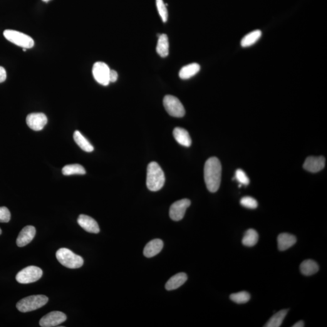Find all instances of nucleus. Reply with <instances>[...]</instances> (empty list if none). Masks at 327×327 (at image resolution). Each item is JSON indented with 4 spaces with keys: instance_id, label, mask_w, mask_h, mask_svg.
<instances>
[{
    "instance_id": "nucleus-25",
    "label": "nucleus",
    "mask_w": 327,
    "mask_h": 327,
    "mask_svg": "<svg viewBox=\"0 0 327 327\" xmlns=\"http://www.w3.org/2000/svg\"><path fill=\"white\" fill-rule=\"evenodd\" d=\"M259 235L256 230H248L242 239V244L246 247H254L258 241Z\"/></svg>"
},
{
    "instance_id": "nucleus-33",
    "label": "nucleus",
    "mask_w": 327,
    "mask_h": 327,
    "mask_svg": "<svg viewBox=\"0 0 327 327\" xmlns=\"http://www.w3.org/2000/svg\"><path fill=\"white\" fill-rule=\"evenodd\" d=\"M7 74L6 70L2 67L0 66V83H3L6 80Z\"/></svg>"
},
{
    "instance_id": "nucleus-4",
    "label": "nucleus",
    "mask_w": 327,
    "mask_h": 327,
    "mask_svg": "<svg viewBox=\"0 0 327 327\" xmlns=\"http://www.w3.org/2000/svg\"><path fill=\"white\" fill-rule=\"evenodd\" d=\"M49 299L44 295H32L22 299L17 304V309L22 313L36 310L48 303Z\"/></svg>"
},
{
    "instance_id": "nucleus-29",
    "label": "nucleus",
    "mask_w": 327,
    "mask_h": 327,
    "mask_svg": "<svg viewBox=\"0 0 327 327\" xmlns=\"http://www.w3.org/2000/svg\"><path fill=\"white\" fill-rule=\"evenodd\" d=\"M241 204L242 206L247 208V209H254L257 207V200L254 198L250 197H245L242 198L241 200Z\"/></svg>"
},
{
    "instance_id": "nucleus-7",
    "label": "nucleus",
    "mask_w": 327,
    "mask_h": 327,
    "mask_svg": "<svg viewBox=\"0 0 327 327\" xmlns=\"http://www.w3.org/2000/svg\"><path fill=\"white\" fill-rule=\"evenodd\" d=\"M43 275V271L36 266H29L17 274L16 280L19 283L26 284L38 281Z\"/></svg>"
},
{
    "instance_id": "nucleus-22",
    "label": "nucleus",
    "mask_w": 327,
    "mask_h": 327,
    "mask_svg": "<svg viewBox=\"0 0 327 327\" xmlns=\"http://www.w3.org/2000/svg\"><path fill=\"white\" fill-rule=\"evenodd\" d=\"M319 266L316 262L313 260H306L302 262L300 266V270L305 276H311L319 271Z\"/></svg>"
},
{
    "instance_id": "nucleus-10",
    "label": "nucleus",
    "mask_w": 327,
    "mask_h": 327,
    "mask_svg": "<svg viewBox=\"0 0 327 327\" xmlns=\"http://www.w3.org/2000/svg\"><path fill=\"white\" fill-rule=\"evenodd\" d=\"M67 316L63 312L52 311L43 317L39 321V326L42 327H53L60 325L66 321Z\"/></svg>"
},
{
    "instance_id": "nucleus-27",
    "label": "nucleus",
    "mask_w": 327,
    "mask_h": 327,
    "mask_svg": "<svg viewBox=\"0 0 327 327\" xmlns=\"http://www.w3.org/2000/svg\"><path fill=\"white\" fill-rule=\"evenodd\" d=\"M230 298L232 301L236 302L237 304H245L249 302L250 295L246 291H241L239 293L232 294Z\"/></svg>"
},
{
    "instance_id": "nucleus-2",
    "label": "nucleus",
    "mask_w": 327,
    "mask_h": 327,
    "mask_svg": "<svg viewBox=\"0 0 327 327\" xmlns=\"http://www.w3.org/2000/svg\"><path fill=\"white\" fill-rule=\"evenodd\" d=\"M165 183V175L162 167L157 163L152 162L148 165L146 184L148 190L157 192L162 189Z\"/></svg>"
},
{
    "instance_id": "nucleus-31",
    "label": "nucleus",
    "mask_w": 327,
    "mask_h": 327,
    "mask_svg": "<svg viewBox=\"0 0 327 327\" xmlns=\"http://www.w3.org/2000/svg\"><path fill=\"white\" fill-rule=\"evenodd\" d=\"M11 212L7 207H0V222H8L11 220Z\"/></svg>"
},
{
    "instance_id": "nucleus-19",
    "label": "nucleus",
    "mask_w": 327,
    "mask_h": 327,
    "mask_svg": "<svg viewBox=\"0 0 327 327\" xmlns=\"http://www.w3.org/2000/svg\"><path fill=\"white\" fill-rule=\"evenodd\" d=\"M200 69V65L198 63L188 64L181 69L179 73L180 77L182 80H188L197 75Z\"/></svg>"
},
{
    "instance_id": "nucleus-32",
    "label": "nucleus",
    "mask_w": 327,
    "mask_h": 327,
    "mask_svg": "<svg viewBox=\"0 0 327 327\" xmlns=\"http://www.w3.org/2000/svg\"><path fill=\"white\" fill-rule=\"evenodd\" d=\"M118 77V73L115 71L110 70V74H109V80L110 83H114V82L117 80Z\"/></svg>"
},
{
    "instance_id": "nucleus-30",
    "label": "nucleus",
    "mask_w": 327,
    "mask_h": 327,
    "mask_svg": "<svg viewBox=\"0 0 327 327\" xmlns=\"http://www.w3.org/2000/svg\"><path fill=\"white\" fill-rule=\"evenodd\" d=\"M235 178L241 185H247L249 184L250 180L245 173L241 169H237L235 174Z\"/></svg>"
},
{
    "instance_id": "nucleus-35",
    "label": "nucleus",
    "mask_w": 327,
    "mask_h": 327,
    "mask_svg": "<svg viewBox=\"0 0 327 327\" xmlns=\"http://www.w3.org/2000/svg\"><path fill=\"white\" fill-rule=\"evenodd\" d=\"M44 2H48L49 1H51V0H43Z\"/></svg>"
},
{
    "instance_id": "nucleus-23",
    "label": "nucleus",
    "mask_w": 327,
    "mask_h": 327,
    "mask_svg": "<svg viewBox=\"0 0 327 327\" xmlns=\"http://www.w3.org/2000/svg\"><path fill=\"white\" fill-rule=\"evenodd\" d=\"M73 139L75 142L77 144V145L82 150L85 151L86 152H93L94 148L92 145L81 134L80 132L78 130L75 131L74 132Z\"/></svg>"
},
{
    "instance_id": "nucleus-9",
    "label": "nucleus",
    "mask_w": 327,
    "mask_h": 327,
    "mask_svg": "<svg viewBox=\"0 0 327 327\" xmlns=\"http://www.w3.org/2000/svg\"><path fill=\"white\" fill-rule=\"evenodd\" d=\"M190 204V200L188 199L181 200L173 203L170 208L169 215L171 219L175 221L182 220Z\"/></svg>"
},
{
    "instance_id": "nucleus-18",
    "label": "nucleus",
    "mask_w": 327,
    "mask_h": 327,
    "mask_svg": "<svg viewBox=\"0 0 327 327\" xmlns=\"http://www.w3.org/2000/svg\"><path fill=\"white\" fill-rule=\"evenodd\" d=\"M187 280V275L184 272H180V273L174 275L168 280L165 284V289L168 291L177 289L182 286Z\"/></svg>"
},
{
    "instance_id": "nucleus-8",
    "label": "nucleus",
    "mask_w": 327,
    "mask_h": 327,
    "mask_svg": "<svg viewBox=\"0 0 327 327\" xmlns=\"http://www.w3.org/2000/svg\"><path fill=\"white\" fill-rule=\"evenodd\" d=\"M110 71V68L103 62H96L93 66V77L99 84L103 86H108L110 83L109 80Z\"/></svg>"
},
{
    "instance_id": "nucleus-16",
    "label": "nucleus",
    "mask_w": 327,
    "mask_h": 327,
    "mask_svg": "<svg viewBox=\"0 0 327 327\" xmlns=\"http://www.w3.org/2000/svg\"><path fill=\"white\" fill-rule=\"evenodd\" d=\"M296 237L293 235L287 234H280L277 237V244L280 251H285L296 244Z\"/></svg>"
},
{
    "instance_id": "nucleus-21",
    "label": "nucleus",
    "mask_w": 327,
    "mask_h": 327,
    "mask_svg": "<svg viewBox=\"0 0 327 327\" xmlns=\"http://www.w3.org/2000/svg\"><path fill=\"white\" fill-rule=\"evenodd\" d=\"M157 52L163 58L168 56L169 54V43L167 35H160L158 37Z\"/></svg>"
},
{
    "instance_id": "nucleus-24",
    "label": "nucleus",
    "mask_w": 327,
    "mask_h": 327,
    "mask_svg": "<svg viewBox=\"0 0 327 327\" xmlns=\"http://www.w3.org/2000/svg\"><path fill=\"white\" fill-rule=\"evenodd\" d=\"M288 313V309H282V310L277 312L272 317L269 321L267 322L265 327H281L282 322L284 321L285 318Z\"/></svg>"
},
{
    "instance_id": "nucleus-5",
    "label": "nucleus",
    "mask_w": 327,
    "mask_h": 327,
    "mask_svg": "<svg viewBox=\"0 0 327 327\" xmlns=\"http://www.w3.org/2000/svg\"><path fill=\"white\" fill-rule=\"evenodd\" d=\"M3 35L7 40L21 48L31 49L34 46V39L21 32L14 30H5Z\"/></svg>"
},
{
    "instance_id": "nucleus-36",
    "label": "nucleus",
    "mask_w": 327,
    "mask_h": 327,
    "mask_svg": "<svg viewBox=\"0 0 327 327\" xmlns=\"http://www.w3.org/2000/svg\"><path fill=\"white\" fill-rule=\"evenodd\" d=\"M2 234V230L1 229H0V235Z\"/></svg>"
},
{
    "instance_id": "nucleus-15",
    "label": "nucleus",
    "mask_w": 327,
    "mask_h": 327,
    "mask_svg": "<svg viewBox=\"0 0 327 327\" xmlns=\"http://www.w3.org/2000/svg\"><path fill=\"white\" fill-rule=\"evenodd\" d=\"M164 246L162 240L153 239L145 245L144 249V255L147 257H152L160 254Z\"/></svg>"
},
{
    "instance_id": "nucleus-28",
    "label": "nucleus",
    "mask_w": 327,
    "mask_h": 327,
    "mask_svg": "<svg viewBox=\"0 0 327 327\" xmlns=\"http://www.w3.org/2000/svg\"><path fill=\"white\" fill-rule=\"evenodd\" d=\"M156 4L161 18H162L164 23H165L168 19V11L166 5L164 2L163 0H156Z\"/></svg>"
},
{
    "instance_id": "nucleus-34",
    "label": "nucleus",
    "mask_w": 327,
    "mask_h": 327,
    "mask_svg": "<svg viewBox=\"0 0 327 327\" xmlns=\"http://www.w3.org/2000/svg\"><path fill=\"white\" fill-rule=\"evenodd\" d=\"M305 326V324L304 323V321H299L298 322V323H296V324H294V325L292 327H303Z\"/></svg>"
},
{
    "instance_id": "nucleus-17",
    "label": "nucleus",
    "mask_w": 327,
    "mask_h": 327,
    "mask_svg": "<svg viewBox=\"0 0 327 327\" xmlns=\"http://www.w3.org/2000/svg\"><path fill=\"white\" fill-rule=\"evenodd\" d=\"M173 136L180 145L185 147H190L192 145V139L189 132L184 128L176 127L173 132Z\"/></svg>"
},
{
    "instance_id": "nucleus-13",
    "label": "nucleus",
    "mask_w": 327,
    "mask_h": 327,
    "mask_svg": "<svg viewBox=\"0 0 327 327\" xmlns=\"http://www.w3.org/2000/svg\"><path fill=\"white\" fill-rule=\"evenodd\" d=\"M78 224L84 230L91 234H98L100 227L93 218L86 215H80L77 219Z\"/></svg>"
},
{
    "instance_id": "nucleus-11",
    "label": "nucleus",
    "mask_w": 327,
    "mask_h": 327,
    "mask_svg": "<svg viewBox=\"0 0 327 327\" xmlns=\"http://www.w3.org/2000/svg\"><path fill=\"white\" fill-rule=\"evenodd\" d=\"M26 123L32 130L39 131L43 130L48 123V118L43 113H32L27 115Z\"/></svg>"
},
{
    "instance_id": "nucleus-20",
    "label": "nucleus",
    "mask_w": 327,
    "mask_h": 327,
    "mask_svg": "<svg viewBox=\"0 0 327 327\" xmlns=\"http://www.w3.org/2000/svg\"><path fill=\"white\" fill-rule=\"evenodd\" d=\"M262 35V32L260 30H255V31L250 32L241 39V46L245 48L254 45L261 38Z\"/></svg>"
},
{
    "instance_id": "nucleus-12",
    "label": "nucleus",
    "mask_w": 327,
    "mask_h": 327,
    "mask_svg": "<svg viewBox=\"0 0 327 327\" xmlns=\"http://www.w3.org/2000/svg\"><path fill=\"white\" fill-rule=\"evenodd\" d=\"M326 159L323 157H309L304 164V168L308 172L316 173L325 167Z\"/></svg>"
},
{
    "instance_id": "nucleus-26",
    "label": "nucleus",
    "mask_w": 327,
    "mask_h": 327,
    "mask_svg": "<svg viewBox=\"0 0 327 327\" xmlns=\"http://www.w3.org/2000/svg\"><path fill=\"white\" fill-rule=\"evenodd\" d=\"M62 173L64 175L69 176L73 175H85L86 170L83 166L78 164H69L64 166L62 169Z\"/></svg>"
},
{
    "instance_id": "nucleus-1",
    "label": "nucleus",
    "mask_w": 327,
    "mask_h": 327,
    "mask_svg": "<svg viewBox=\"0 0 327 327\" xmlns=\"http://www.w3.org/2000/svg\"><path fill=\"white\" fill-rule=\"evenodd\" d=\"M204 181L208 190L212 193L217 192L221 182L222 166L216 157L210 158L204 165Z\"/></svg>"
},
{
    "instance_id": "nucleus-14",
    "label": "nucleus",
    "mask_w": 327,
    "mask_h": 327,
    "mask_svg": "<svg viewBox=\"0 0 327 327\" xmlns=\"http://www.w3.org/2000/svg\"><path fill=\"white\" fill-rule=\"evenodd\" d=\"M36 234V229L32 225H27L22 229L17 239V245L19 247H23L29 244L34 238Z\"/></svg>"
},
{
    "instance_id": "nucleus-6",
    "label": "nucleus",
    "mask_w": 327,
    "mask_h": 327,
    "mask_svg": "<svg viewBox=\"0 0 327 327\" xmlns=\"http://www.w3.org/2000/svg\"><path fill=\"white\" fill-rule=\"evenodd\" d=\"M164 106L170 115L176 118H182L185 115L184 106L179 99L172 95H166L163 100Z\"/></svg>"
},
{
    "instance_id": "nucleus-3",
    "label": "nucleus",
    "mask_w": 327,
    "mask_h": 327,
    "mask_svg": "<svg viewBox=\"0 0 327 327\" xmlns=\"http://www.w3.org/2000/svg\"><path fill=\"white\" fill-rule=\"evenodd\" d=\"M56 257L59 263L69 269L80 268L84 264V260L81 256L66 248L59 249L56 253Z\"/></svg>"
}]
</instances>
